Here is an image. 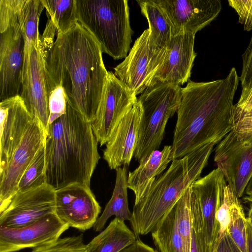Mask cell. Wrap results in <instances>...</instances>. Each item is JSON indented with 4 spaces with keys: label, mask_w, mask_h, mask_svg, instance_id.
<instances>
[{
    "label": "cell",
    "mask_w": 252,
    "mask_h": 252,
    "mask_svg": "<svg viewBox=\"0 0 252 252\" xmlns=\"http://www.w3.org/2000/svg\"><path fill=\"white\" fill-rule=\"evenodd\" d=\"M44 46L48 98L54 89L61 86L67 102L92 123L108 72L99 45L78 24L66 33L57 34L52 45Z\"/></svg>",
    "instance_id": "cell-1"
},
{
    "label": "cell",
    "mask_w": 252,
    "mask_h": 252,
    "mask_svg": "<svg viewBox=\"0 0 252 252\" xmlns=\"http://www.w3.org/2000/svg\"><path fill=\"white\" fill-rule=\"evenodd\" d=\"M239 77L234 67L222 79L189 81L182 88L170 159L181 158L203 146L219 143L231 131L233 100Z\"/></svg>",
    "instance_id": "cell-2"
},
{
    "label": "cell",
    "mask_w": 252,
    "mask_h": 252,
    "mask_svg": "<svg viewBox=\"0 0 252 252\" xmlns=\"http://www.w3.org/2000/svg\"><path fill=\"white\" fill-rule=\"evenodd\" d=\"M91 123L67 102L65 113L48 126L45 139L46 183L55 190L90 187L100 157Z\"/></svg>",
    "instance_id": "cell-3"
},
{
    "label": "cell",
    "mask_w": 252,
    "mask_h": 252,
    "mask_svg": "<svg viewBox=\"0 0 252 252\" xmlns=\"http://www.w3.org/2000/svg\"><path fill=\"white\" fill-rule=\"evenodd\" d=\"M215 144H206L172 160L167 170L147 187L134 203L130 221L137 237L154 230L171 211L186 189L200 178Z\"/></svg>",
    "instance_id": "cell-4"
},
{
    "label": "cell",
    "mask_w": 252,
    "mask_h": 252,
    "mask_svg": "<svg viewBox=\"0 0 252 252\" xmlns=\"http://www.w3.org/2000/svg\"><path fill=\"white\" fill-rule=\"evenodd\" d=\"M79 24L115 60L126 58L132 41L127 0H76Z\"/></svg>",
    "instance_id": "cell-5"
},
{
    "label": "cell",
    "mask_w": 252,
    "mask_h": 252,
    "mask_svg": "<svg viewBox=\"0 0 252 252\" xmlns=\"http://www.w3.org/2000/svg\"><path fill=\"white\" fill-rule=\"evenodd\" d=\"M182 88L158 82L148 87L137 98L143 109L134 154L139 162L160 147L167 123L180 104Z\"/></svg>",
    "instance_id": "cell-6"
},
{
    "label": "cell",
    "mask_w": 252,
    "mask_h": 252,
    "mask_svg": "<svg viewBox=\"0 0 252 252\" xmlns=\"http://www.w3.org/2000/svg\"><path fill=\"white\" fill-rule=\"evenodd\" d=\"M214 161L239 199L252 177V135L230 131L215 150Z\"/></svg>",
    "instance_id": "cell-7"
},
{
    "label": "cell",
    "mask_w": 252,
    "mask_h": 252,
    "mask_svg": "<svg viewBox=\"0 0 252 252\" xmlns=\"http://www.w3.org/2000/svg\"><path fill=\"white\" fill-rule=\"evenodd\" d=\"M149 29L145 30L124 60L114 68L115 76L136 96L150 86L167 51L152 53L149 47Z\"/></svg>",
    "instance_id": "cell-8"
},
{
    "label": "cell",
    "mask_w": 252,
    "mask_h": 252,
    "mask_svg": "<svg viewBox=\"0 0 252 252\" xmlns=\"http://www.w3.org/2000/svg\"><path fill=\"white\" fill-rule=\"evenodd\" d=\"M137 97L111 71H108L94 120L91 123L100 146L107 143L119 122Z\"/></svg>",
    "instance_id": "cell-9"
},
{
    "label": "cell",
    "mask_w": 252,
    "mask_h": 252,
    "mask_svg": "<svg viewBox=\"0 0 252 252\" xmlns=\"http://www.w3.org/2000/svg\"><path fill=\"white\" fill-rule=\"evenodd\" d=\"M46 133L33 118L4 169L0 172V213L18 191V184L25 171L45 143Z\"/></svg>",
    "instance_id": "cell-10"
},
{
    "label": "cell",
    "mask_w": 252,
    "mask_h": 252,
    "mask_svg": "<svg viewBox=\"0 0 252 252\" xmlns=\"http://www.w3.org/2000/svg\"><path fill=\"white\" fill-rule=\"evenodd\" d=\"M46 49L41 37L30 46L28 65L23 73L20 96L32 117L37 120L46 134L49 118L45 77Z\"/></svg>",
    "instance_id": "cell-11"
},
{
    "label": "cell",
    "mask_w": 252,
    "mask_h": 252,
    "mask_svg": "<svg viewBox=\"0 0 252 252\" xmlns=\"http://www.w3.org/2000/svg\"><path fill=\"white\" fill-rule=\"evenodd\" d=\"M55 214L64 223L80 231L94 226L101 207L90 187L76 183L56 190Z\"/></svg>",
    "instance_id": "cell-12"
},
{
    "label": "cell",
    "mask_w": 252,
    "mask_h": 252,
    "mask_svg": "<svg viewBox=\"0 0 252 252\" xmlns=\"http://www.w3.org/2000/svg\"><path fill=\"white\" fill-rule=\"evenodd\" d=\"M55 191L45 183L34 189L18 192L0 213V226L21 227L55 214Z\"/></svg>",
    "instance_id": "cell-13"
},
{
    "label": "cell",
    "mask_w": 252,
    "mask_h": 252,
    "mask_svg": "<svg viewBox=\"0 0 252 252\" xmlns=\"http://www.w3.org/2000/svg\"><path fill=\"white\" fill-rule=\"evenodd\" d=\"M56 214H50L29 225L10 228L0 226V252L32 249L59 238L69 228Z\"/></svg>",
    "instance_id": "cell-14"
},
{
    "label": "cell",
    "mask_w": 252,
    "mask_h": 252,
    "mask_svg": "<svg viewBox=\"0 0 252 252\" xmlns=\"http://www.w3.org/2000/svg\"><path fill=\"white\" fill-rule=\"evenodd\" d=\"M170 20L175 35L194 34L209 25L221 9L220 0H155Z\"/></svg>",
    "instance_id": "cell-15"
},
{
    "label": "cell",
    "mask_w": 252,
    "mask_h": 252,
    "mask_svg": "<svg viewBox=\"0 0 252 252\" xmlns=\"http://www.w3.org/2000/svg\"><path fill=\"white\" fill-rule=\"evenodd\" d=\"M23 32L8 28L0 38V100L20 95L24 63Z\"/></svg>",
    "instance_id": "cell-16"
},
{
    "label": "cell",
    "mask_w": 252,
    "mask_h": 252,
    "mask_svg": "<svg viewBox=\"0 0 252 252\" xmlns=\"http://www.w3.org/2000/svg\"><path fill=\"white\" fill-rule=\"evenodd\" d=\"M195 35L182 32L174 36L150 86L161 82L180 86L189 81L196 56L194 51Z\"/></svg>",
    "instance_id": "cell-17"
},
{
    "label": "cell",
    "mask_w": 252,
    "mask_h": 252,
    "mask_svg": "<svg viewBox=\"0 0 252 252\" xmlns=\"http://www.w3.org/2000/svg\"><path fill=\"white\" fill-rule=\"evenodd\" d=\"M143 109L137 101L125 114L106 143L103 157L111 169L128 166L137 145Z\"/></svg>",
    "instance_id": "cell-18"
},
{
    "label": "cell",
    "mask_w": 252,
    "mask_h": 252,
    "mask_svg": "<svg viewBox=\"0 0 252 252\" xmlns=\"http://www.w3.org/2000/svg\"><path fill=\"white\" fill-rule=\"evenodd\" d=\"M0 172L6 166L32 119L20 95L0 102Z\"/></svg>",
    "instance_id": "cell-19"
},
{
    "label": "cell",
    "mask_w": 252,
    "mask_h": 252,
    "mask_svg": "<svg viewBox=\"0 0 252 252\" xmlns=\"http://www.w3.org/2000/svg\"><path fill=\"white\" fill-rule=\"evenodd\" d=\"M226 182L217 168L200 178L191 185V189L199 204L203 230L207 243L213 246L219 235L216 213Z\"/></svg>",
    "instance_id": "cell-20"
},
{
    "label": "cell",
    "mask_w": 252,
    "mask_h": 252,
    "mask_svg": "<svg viewBox=\"0 0 252 252\" xmlns=\"http://www.w3.org/2000/svg\"><path fill=\"white\" fill-rule=\"evenodd\" d=\"M171 145H165L161 151H154L140 161L134 170L129 172L127 187L134 193V203L139 200L149 185L166 168L171 161Z\"/></svg>",
    "instance_id": "cell-21"
},
{
    "label": "cell",
    "mask_w": 252,
    "mask_h": 252,
    "mask_svg": "<svg viewBox=\"0 0 252 252\" xmlns=\"http://www.w3.org/2000/svg\"><path fill=\"white\" fill-rule=\"evenodd\" d=\"M141 11L149 26V47L152 53L166 49L175 35L173 27L155 0H137Z\"/></svg>",
    "instance_id": "cell-22"
},
{
    "label": "cell",
    "mask_w": 252,
    "mask_h": 252,
    "mask_svg": "<svg viewBox=\"0 0 252 252\" xmlns=\"http://www.w3.org/2000/svg\"><path fill=\"white\" fill-rule=\"evenodd\" d=\"M137 238L124 220L115 217L105 229L86 245L87 252H119L133 243Z\"/></svg>",
    "instance_id": "cell-23"
},
{
    "label": "cell",
    "mask_w": 252,
    "mask_h": 252,
    "mask_svg": "<svg viewBox=\"0 0 252 252\" xmlns=\"http://www.w3.org/2000/svg\"><path fill=\"white\" fill-rule=\"evenodd\" d=\"M127 166L125 165L116 169V178L112 195L93 226L95 231L102 230L108 220L113 216L124 221H130L131 220L132 213L128 207L127 192Z\"/></svg>",
    "instance_id": "cell-24"
},
{
    "label": "cell",
    "mask_w": 252,
    "mask_h": 252,
    "mask_svg": "<svg viewBox=\"0 0 252 252\" xmlns=\"http://www.w3.org/2000/svg\"><path fill=\"white\" fill-rule=\"evenodd\" d=\"M151 235L158 252H185L173 207L151 232Z\"/></svg>",
    "instance_id": "cell-25"
},
{
    "label": "cell",
    "mask_w": 252,
    "mask_h": 252,
    "mask_svg": "<svg viewBox=\"0 0 252 252\" xmlns=\"http://www.w3.org/2000/svg\"><path fill=\"white\" fill-rule=\"evenodd\" d=\"M48 19L56 28L57 34L64 33L79 24L76 0H41Z\"/></svg>",
    "instance_id": "cell-26"
},
{
    "label": "cell",
    "mask_w": 252,
    "mask_h": 252,
    "mask_svg": "<svg viewBox=\"0 0 252 252\" xmlns=\"http://www.w3.org/2000/svg\"><path fill=\"white\" fill-rule=\"evenodd\" d=\"M191 186L187 189L174 206L176 224L182 237L185 252H190L192 220L191 198L192 195Z\"/></svg>",
    "instance_id": "cell-27"
},
{
    "label": "cell",
    "mask_w": 252,
    "mask_h": 252,
    "mask_svg": "<svg viewBox=\"0 0 252 252\" xmlns=\"http://www.w3.org/2000/svg\"><path fill=\"white\" fill-rule=\"evenodd\" d=\"M230 221L226 231L242 252H246V221L243 207L232 191L229 207Z\"/></svg>",
    "instance_id": "cell-28"
},
{
    "label": "cell",
    "mask_w": 252,
    "mask_h": 252,
    "mask_svg": "<svg viewBox=\"0 0 252 252\" xmlns=\"http://www.w3.org/2000/svg\"><path fill=\"white\" fill-rule=\"evenodd\" d=\"M45 183L44 143L22 176L18 184V192H24L34 189Z\"/></svg>",
    "instance_id": "cell-29"
},
{
    "label": "cell",
    "mask_w": 252,
    "mask_h": 252,
    "mask_svg": "<svg viewBox=\"0 0 252 252\" xmlns=\"http://www.w3.org/2000/svg\"><path fill=\"white\" fill-rule=\"evenodd\" d=\"M191 220L190 252H213V246L207 243L205 237L200 207L193 192L191 198Z\"/></svg>",
    "instance_id": "cell-30"
},
{
    "label": "cell",
    "mask_w": 252,
    "mask_h": 252,
    "mask_svg": "<svg viewBox=\"0 0 252 252\" xmlns=\"http://www.w3.org/2000/svg\"><path fill=\"white\" fill-rule=\"evenodd\" d=\"M31 252H87L82 234L59 238L57 240L35 248Z\"/></svg>",
    "instance_id": "cell-31"
},
{
    "label": "cell",
    "mask_w": 252,
    "mask_h": 252,
    "mask_svg": "<svg viewBox=\"0 0 252 252\" xmlns=\"http://www.w3.org/2000/svg\"><path fill=\"white\" fill-rule=\"evenodd\" d=\"M231 130L240 135H252V110H244L234 105L231 119Z\"/></svg>",
    "instance_id": "cell-32"
},
{
    "label": "cell",
    "mask_w": 252,
    "mask_h": 252,
    "mask_svg": "<svg viewBox=\"0 0 252 252\" xmlns=\"http://www.w3.org/2000/svg\"><path fill=\"white\" fill-rule=\"evenodd\" d=\"M48 104L49 125L66 112L67 100L62 87H57L50 93L49 95Z\"/></svg>",
    "instance_id": "cell-33"
},
{
    "label": "cell",
    "mask_w": 252,
    "mask_h": 252,
    "mask_svg": "<svg viewBox=\"0 0 252 252\" xmlns=\"http://www.w3.org/2000/svg\"><path fill=\"white\" fill-rule=\"evenodd\" d=\"M228 2L238 14L239 22L243 25L244 30H252V0H229Z\"/></svg>",
    "instance_id": "cell-34"
},
{
    "label": "cell",
    "mask_w": 252,
    "mask_h": 252,
    "mask_svg": "<svg viewBox=\"0 0 252 252\" xmlns=\"http://www.w3.org/2000/svg\"><path fill=\"white\" fill-rule=\"evenodd\" d=\"M242 69L239 80L242 93L245 92L252 85V35L249 44L242 55Z\"/></svg>",
    "instance_id": "cell-35"
},
{
    "label": "cell",
    "mask_w": 252,
    "mask_h": 252,
    "mask_svg": "<svg viewBox=\"0 0 252 252\" xmlns=\"http://www.w3.org/2000/svg\"><path fill=\"white\" fill-rule=\"evenodd\" d=\"M213 252H242L225 230L213 246Z\"/></svg>",
    "instance_id": "cell-36"
},
{
    "label": "cell",
    "mask_w": 252,
    "mask_h": 252,
    "mask_svg": "<svg viewBox=\"0 0 252 252\" xmlns=\"http://www.w3.org/2000/svg\"><path fill=\"white\" fill-rule=\"evenodd\" d=\"M119 252H158V250L144 243L139 238L131 245L123 249Z\"/></svg>",
    "instance_id": "cell-37"
},
{
    "label": "cell",
    "mask_w": 252,
    "mask_h": 252,
    "mask_svg": "<svg viewBox=\"0 0 252 252\" xmlns=\"http://www.w3.org/2000/svg\"><path fill=\"white\" fill-rule=\"evenodd\" d=\"M235 105L244 110H252V85L245 92L241 93L240 97Z\"/></svg>",
    "instance_id": "cell-38"
},
{
    "label": "cell",
    "mask_w": 252,
    "mask_h": 252,
    "mask_svg": "<svg viewBox=\"0 0 252 252\" xmlns=\"http://www.w3.org/2000/svg\"><path fill=\"white\" fill-rule=\"evenodd\" d=\"M246 252H252V227L247 218L246 221Z\"/></svg>",
    "instance_id": "cell-39"
},
{
    "label": "cell",
    "mask_w": 252,
    "mask_h": 252,
    "mask_svg": "<svg viewBox=\"0 0 252 252\" xmlns=\"http://www.w3.org/2000/svg\"><path fill=\"white\" fill-rule=\"evenodd\" d=\"M244 199L250 203V209L248 216L247 218L252 227V198L249 196L246 197Z\"/></svg>",
    "instance_id": "cell-40"
},
{
    "label": "cell",
    "mask_w": 252,
    "mask_h": 252,
    "mask_svg": "<svg viewBox=\"0 0 252 252\" xmlns=\"http://www.w3.org/2000/svg\"><path fill=\"white\" fill-rule=\"evenodd\" d=\"M246 193L248 196L252 198V177L249 181L245 189Z\"/></svg>",
    "instance_id": "cell-41"
}]
</instances>
